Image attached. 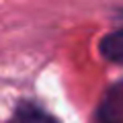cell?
Returning a JSON list of instances; mask_svg holds the SVG:
<instances>
[{
    "label": "cell",
    "mask_w": 123,
    "mask_h": 123,
    "mask_svg": "<svg viewBox=\"0 0 123 123\" xmlns=\"http://www.w3.org/2000/svg\"><path fill=\"white\" fill-rule=\"evenodd\" d=\"M101 123H123V82L115 84L107 90L101 107H98Z\"/></svg>",
    "instance_id": "1"
},
{
    "label": "cell",
    "mask_w": 123,
    "mask_h": 123,
    "mask_svg": "<svg viewBox=\"0 0 123 123\" xmlns=\"http://www.w3.org/2000/svg\"><path fill=\"white\" fill-rule=\"evenodd\" d=\"M14 119H17V123H60L53 115H49L47 111L31 105V103H21Z\"/></svg>",
    "instance_id": "2"
},
{
    "label": "cell",
    "mask_w": 123,
    "mask_h": 123,
    "mask_svg": "<svg viewBox=\"0 0 123 123\" xmlns=\"http://www.w3.org/2000/svg\"><path fill=\"white\" fill-rule=\"evenodd\" d=\"M101 51L107 60L115 62V64H123V29L115 31V33H111L103 39Z\"/></svg>",
    "instance_id": "3"
}]
</instances>
